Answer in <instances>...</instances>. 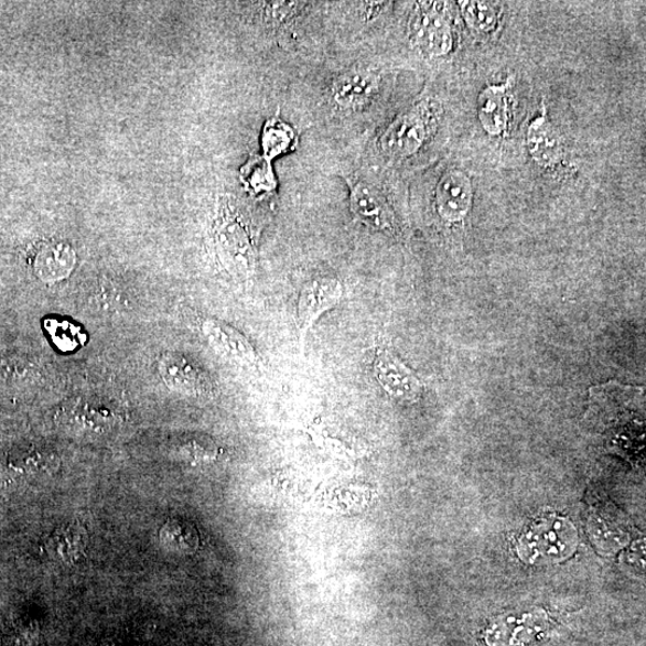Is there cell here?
<instances>
[{"mask_svg": "<svg viewBox=\"0 0 646 646\" xmlns=\"http://www.w3.org/2000/svg\"><path fill=\"white\" fill-rule=\"evenodd\" d=\"M349 207L365 226L383 233L397 234L398 222L385 194L367 180H348Z\"/></svg>", "mask_w": 646, "mask_h": 646, "instance_id": "5b68a950", "label": "cell"}, {"mask_svg": "<svg viewBox=\"0 0 646 646\" xmlns=\"http://www.w3.org/2000/svg\"><path fill=\"white\" fill-rule=\"evenodd\" d=\"M545 627L546 617L539 614L505 617L487 628L485 639L489 646H518L536 638Z\"/></svg>", "mask_w": 646, "mask_h": 646, "instance_id": "9a60e30c", "label": "cell"}, {"mask_svg": "<svg viewBox=\"0 0 646 646\" xmlns=\"http://www.w3.org/2000/svg\"><path fill=\"white\" fill-rule=\"evenodd\" d=\"M374 375L377 383L392 398L411 402L418 400L423 391V385L414 373L387 348L377 351Z\"/></svg>", "mask_w": 646, "mask_h": 646, "instance_id": "ba28073f", "label": "cell"}, {"mask_svg": "<svg viewBox=\"0 0 646 646\" xmlns=\"http://www.w3.org/2000/svg\"><path fill=\"white\" fill-rule=\"evenodd\" d=\"M462 17L473 31L489 34L497 30L500 13L498 7L488 2H460Z\"/></svg>", "mask_w": 646, "mask_h": 646, "instance_id": "ffe728a7", "label": "cell"}, {"mask_svg": "<svg viewBox=\"0 0 646 646\" xmlns=\"http://www.w3.org/2000/svg\"><path fill=\"white\" fill-rule=\"evenodd\" d=\"M438 120L437 103L431 97L421 98L388 126L378 139V147L390 160L410 159L429 142Z\"/></svg>", "mask_w": 646, "mask_h": 646, "instance_id": "6da1fadb", "label": "cell"}, {"mask_svg": "<svg viewBox=\"0 0 646 646\" xmlns=\"http://www.w3.org/2000/svg\"><path fill=\"white\" fill-rule=\"evenodd\" d=\"M512 78L502 84H493L484 89L480 97V117L484 130L493 137L508 133L513 106Z\"/></svg>", "mask_w": 646, "mask_h": 646, "instance_id": "5bb4252c", "label": "cell"}, {"mask_svg": "<svg viewBox=\"0 0 646 646\" xmlns=\"http://www.w3.org/2000/svg\"><path fill=\"white\" fill-rule=\"evenodd\" d=\"M203 333L209 345L223 357L247 368H256L260 363L255 346L227 323L208 319L203 323Z\"/></svg>", "mask_w": 646, "mask_h": 646, "instance_id": "7c38bea8", "label": "cell"}, {"mask_svg": "<svg viewBox=\"0 0 646 646\" xmlns=\"http://www.w3.org/2000/svg\"><path fill=\"white\" fill-rule=\"evenodd\" d=\"M343 297L344 286L340 279L333 277L314 278L303 286L298 308V325L302 348L309 330L323 314L338 305Z\"/></svg>", "mask_w": 646, "mask_h": 646, "instance_id": "8992f818", "label": "cell"}, {"mask_svg": "<svg viewBox=\"0 0 646 646\" xmlns=\"http://www.w3.org/2000/svg\"><path fill=\"white\" fill-rule=\"evenodd\" d=\"M446 3L421 2L412 13L409 31L413 46L427 57L440 58L454 49L455 36Z\"/></svg>", "mask_w": 646, "mask_h": 646, "instance_id": "7a4b0ae2", "label": "cell"}, {"mask_svg": "<svg viewBox=\"0 0 646 646\" xmlns=\"http://www.w3.org/2000/svg\"><path fill=\"white\" fill-rule=\"evenodd\" d=\"M381 76L368 66H354L336 76L329 90V103L336 114L349 116L370 105L380 91Z\"/></svg>", "mask_w": 646, "mask_h": 646, "instance_id": "3957f363", "label": "cell"}, {"mask_svg": "<svg viewBox=\"0 0 646 646\" xmlns=\"http://www.w3.org/2000/svg\"><path fill=\"white\" fill-rule=\"evenodd\" d=\"M298 143L297 132L279 118L267 121L261 132V157L270 162L293 150Z\"/></svg>", "mask_w": 646, "mask_h": 646, "instance_id": "ac0fdd59", "label": "cell"}, {"mask_svg": "<svg viewBox=\"0 0 646 646\" xmlns=\"http://www.w3.org/2000/svg\"><path fill=\"white\" fill-rule=\"evenodd\" d=\"M220 243L234 269L241 274L256 270L257 250L248 224L238 215H228L219 230Z\"/></svg>", "mask_w": 646, "mask_h": 646, "instance_id": "4fadbf2b", "label": "cell"}, {"mask_svg": "<svg viewBox=\"0 0 646 646\" xmlns=\"http://www.w3.org/2000/svg\"><path fill=\"white\" fill-rule=\"evenodd\" d=\"M575 545V531L563 519H547L534 526L519 541V553L536 563L539 560H558L571 553Z\"/></svg>", "mask_w": 646, "mask_h": 646, "instance_id": "277c9868", "label": "cell"}, {"mask_svg": "<svg viewBox=\"0 0 646 646\" xmlns=\"http://www.w3.org/2000/svg\"><path fill=\"white\" fill-rule=\"evenodd\" d=\"M434 203L444 222L459 223L465 219L473 203V189L469 175L456 168L448 170L439 181Z\"/></svg>", "mask_w": 646, "mask_h": 646, "instance_id": "9c48e42d", "label": "cell"}, {"mask_svg": "<svg viewBox=\"0 0 646 646\" xmlns=\"http://www.w3.org/2000/svg\"><path fill=\"white\" fill-rule=\"evenodd\" d=\"M47 330L54 343L62 349H72L82 343L79 329L67 321H52Z\"/></svg>", "mask_w": 646, "mask_h": 646, "instance_id": "44dd1931", "label": "cell"}, {"mask_svg": "<svg viewBox=\"0 0 646 646\" xmlns=\"http://www.w3.org/2000/svg\"><path fill=\"white\" fill-rule=\"evenodd\" d=\"M75 255L64 245H51L37 252L34 262L36 276L46 283L60 282L74 270Z\"/></svg>", "mask_w": 646, "mask_h": 646, "instance_id": "e0dca14e", "label": "cell"}, {"mask_svg": "<svg viewBox=\"0 0 646 646\" xmlns=\"http://www.w3.org/2000/svg\"><path fill=\"white\" fill-rule=\"evenodd\" d=\"M165 385L186 396H208L214 390L208 375L195 362L176 354H166L160 362Z\"/></svg>", "mask_w": 646, "mask_h": 646, "instance_id": "8fae6325", "label": "cell"}, {"mask_svg": "<svg viewBox=\"0 0 646 646\" xmlns=\"http://www.w3.org/2000/svg\"><path fill=\"white\" fill-rule=\"evenodd\" d=\"M88 536L78 524H69L52 532L46 550L53 559L65 564L75 563L86 551Z\"/></svg>", "mask_w": 646, "mask_h": 646, "instance_id": "2e32d148", "label": "cell"}, {"mask_svg": "<svg viewBox=\"0 0 646 646\" xmlns=\"http://www.w3.org/2000/svg\"><path fill=\"white\" fill-rule=\"evenodd\" d=\"M241 180L248 193L256 196V198L272 194L277 189V179L272 164L261 154H256L244 165Z\"/></svg>", "mask_w": 646, "mask_h": 646, "instance_id": "d6986e66", "label": "cell"}, {"mask_svg": "<svg viewBox=\"0 0 646 646\" xmlns=\"http://www.w3.org/2000/svg\"><path fill=\"white\" fill-rule=\"evenodd\" d=\"M527 149L532 161L545 170H556L566 159L563 138L547 116L545 107L541 116L529 125Z\"/></svg>", "mask_w": 646, "mask_h": 646, "instance_id": "30bf717a", "label": "cell"}, {"mask_svg": "<svg viewBox=\"0 0 646 646\" xmlns=\"http://www.w3.org/2000/svg\"><path fill=\"white\" fill-rule=\"evenodd\" d=\"M121 412L116 407L84 399L72 403L61 412V424L75 433L104 434L120 424Z\"/></svg>", "mask_w": 646, "mask_h": 646, "instance_id": "52a82bcc", "label": "cell"}]
</instances>
